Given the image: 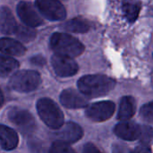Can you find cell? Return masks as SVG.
I'll use <instances>...</instances> for the list:
<instances>
[{
    "label": "cell",
    "instance_id": "6da1fadb",
    "mask_svg": "<svg viewBox=\"0 0 153 153\" xmlns=\"http://www.w3.org/2000/svg\"><path fill=\"white\" fill-rule=\"evenodd\" d=\"M79 91L89 98H97L108 94L116 86V81L103 74L85 75L79 79Z\"/></svg>",
    "mask_w": 153,
    "mask_h": 153
},
{
    "label": "cell",
    "instance_id": "7a4b0ae2",
    "mask_svg": "<svg viewBox=\"0 0 153 153\" xmlns=\"http://www.w3.org/2000/svg\"><path fill=\"white\" fill-rule=\"evenodd\" d=\"M50 47L56 54L75 57L80 56L84 51V46L74 37L56 32L50 39Z\"/></svg>",
    "mask_w": 153,
    "mask_h": 153
},
{
    "label": "cell",
    "instance_id": "3957f363",
    "mask_svg": "<svg viewBox=\"0 0 153 153\" xmlns=\"http://www.w3.org/2000/svg\"><path fill=\"white\" fill-rule=\"evenodd\" d=\"M37 110L41 120L49 128L58 130L64 125V115L52 100L47 98L39 100Z\"/></svg>",
    "mask_w": 153,
    "mask_h": 153
},
{
    "label": "cell",
    "instance_id": "277c9868",
    "mask_svg": "<svg viewBox=\"0 0 153 153\" xmlns=\"http://www.w3.org/2000/svg\"><path fill=\"white\" fill-rule=\"evenodd\" d=\"M40 75L35 71L23 70L15 73L11 80L10 86L13 90L20 92H30L38 88L40 83Z\"/></svg>",
    "mask_w": 153,
    "mask_h": 153
},
{
    "label": "cell",
    "instance_id": "5b68a950",
    "mask_svg": "<svg viewBox=\"0 0 153 153\" xmlns=\"http://www.w3.org/2000/svg\"><path fill=\"white\" fill-rule=\"evenodd\" d=\"M116 105L109 100L100 101L87 107L85 111L88 118L94 122H103L108 120L114 114Z\"/></svg>",
    "mask_w": 153,
    "mask_h": 153
},
{
    "label": "cell",
    "instance_id": "8992f818",
    "mask_svg": "<svg viewBox=\"0 0 153 153\" xmlns=\"http://www.w3.org/2000/svg\"><path fill=\"white\" fill-rule=\"evenodd\" d=\"M8 118L16 125L23 134H31L36 128V121L32 115L24 109L13 108L8 113Z\"/></svg>",
    "mask_w": 153,
    "mask_h": 153
},
{
    "label": "cell",
    "instance_id": "52a82bcc",
    "mask_svg": "<svg viewBox=\"0 0 153 153\" xmlns=\"http://www.w3.org/2000/svg\"><path fill=\"white\" fill-rule=\"evenodd\" d=\"M36 4L41 13L48 20L60 21L65 18V9L58 0H37Z\"/></svg>",
    "mask_w": 153,
    "mask_h": 153
},
{
    "label": "cell",
    "instance_id": "ba28073f",
    "mask_svg": "<svg viewBox=\"0 0 153 153\" xmlns=\"http://www.w3.org/2000/svg\"><path fill=\"white\" fill-rule=\"evenodd\" d=\"M51 63L56 74L61 77H69L78 72L77 63L70 56L56 54L52 56Z\"/></svg>",
    "mask_w": 153,
    "mask_h": 153
},
{
    "label": "cell",
    "instance_id": "9c48e42d",
    "mask_svg": "<svg viewBox=\"0 0 153 153\" xmlns=\"http://www.w3.org/2000/svg\"><path fill=\"white\" fill-rule=\"evenodd\" d=\"M83 136L82 128L76 123L68 122L64 124L56 134V141L65 143H74Z\"/></svg>",
    "mask_w": 153,
    "mask_h": 153
},
{
    "label": "cell",
    "instance_id": "30bf717a",
    "mask_svg": "<svg viewBox=\"0 0 153 153\" xmlns=\"http://www.w3.org/2000/svg\"><path fill=\"white\" fill-rule=\"evenodd\" d=\"M62 105L67 108H82L88 107V100L81 91L78 92L73 89H66L60 95Z\"/></svg>",
    "mask_w": 153,
    "mask_h": 153
},
{
    "label": "cell",
    "instance_id": "8fae6325",
    "mask_svg": "<svg viewBox=\"0 0 153 153\" xmlns=\"http://www.w3.org/2000/svg\"><path fill=\"white\" fill-rule=\"evenodd\" d=\"M115 134L126 141L139 140L141 134V126L131 121H122L114 128Z\"/></svg>",
    "mask_w": 153,
    "mask_h": 153
},
{
    "label": "cell",
    "instance_id": "7c38bea8",
    "mask_svg": "<svg viewBox=\"0 0 153 153\" xmlns=\"http://www.w3.org/2000/svg\"><path fill=\"white\" fill-rule=\"evenodd\" d=\"M17 13L21 20L30 27L42 24V18L30 3L21 2L17 6Z\"/></svg>",
    "mask_w": 153,
    "mask_h": 153
},
{
    "label": "cell",
    "instance_id": "4fadbf2b",
    "mask_svg": "<svg viewBox=\"0 0 153 153\" xmlns=\"http://www.w3.org/2000/svg\"><path fill=\"white\" fill-rule=\"evenodd\" d=\"M19 138L14 130L12 128L0 125V144L5 151H12L18 145Z\"/></svg>",
    "mask_w": 153,
    "mask_h": 153
},
{
    "label": "cell",
    "instance_id": "5bb4252c",
    "mask_svg": "<svg viewBox=\"0 0 153 153\" xmlns=\"http://www.w3.org/2000/svg\"><path fill=\"white\" fill-rule=\"evenodd\" d=\"M17 29V23L11 12V10L3 6L0 8V30L4 34L15 33Z\"/></svg>",
    "mask_w": 153,
    "mask_h": 153
},
{
    "label": "cell",
    "instance_id": "9a60e30c",
    "mask_svg": "<svg viewBox=\"0 0 153 153\" xmlns=\"http://www.w3.org/2000/svg\"><path fill=\"white\" fill-rule=\"evenodd\" d=\"M136 111V102L135 100L131 96L123 97L120 104L117 114V119L121 121H126L132 118Z\"/></svg>",
    "mask_w": 153,
    "mask_h": 153
},
{
    "label": "cell",
    "instance_id": "2e32d148",
    "mask_svg": "<svg viewBox=\"0 0 153 153\" xmlns=\"http://www.w3.org/2000/svg\"><path fill=\"white\" fill-rule=\"evenodd\" d=\"M0 51L11 56H22L26 52V48L17 40L3 38L0 39Z\"/></svg>",
    "mask_w": 153,
    "mask_h": 153
},
{
    "label": "cell",
    "instance_id": "e0dca14e",
    "mask_svg": "<svg viewBox=\"0 0 153 153\" xmlns=\"http://www.w3.org/2000/svg\"><path fill=\"white\" fill-rule=\"evenodd\" d=\"M141 10V4L137 0H126L123 4V11L128 22H134L138 18Z\"/></svg>",
    "mask_w": 153,
    "mask_h": 153
},
{
    "label": "cell",
    "instance_id": "ac0fdd59",
    "mask_svg": "<svg viewBox=\"0 0 153 153\" xmlns=\"http://www.w3.org/2000/svg\"><path fill=\"white\" fill-rule=\"evenodd\" d=\"M64 28L66 30L76 32V33H84L90 30L89 22L82 18H74L64 24Z\"/></svg>",
    "mask_w": 153,
    "mask_h": 153
},
{
    "label": "cell",
    "instance_id": "d6986e66",
    "mask_svg": "<svg viewBox=\"0 0 153 153\" xmlns=\"http://www.w3.org/2000/svg\"><path fill=\"white\" fill-rule=\"evenodd\" d=\"M19 67V63L10 57L0 55V75L7 76L15 72Z\"/></svg>",
    "mask_w": 153,
    "mask_h": 153
},
{
    "label": "cell",
    "instance_id": "ffe728a7",
    "mask_svg": "<svg viewBox=\"0 0 153 153\" xmlns=\"http://www.w3.org/2000/svg\"><path fill=\"white\" fill-rule=\"evenodd\" d=\"M17 37L22 39V41H31L35 39L36 37V31L30 28V26H17V29H16V31H15Z\"/></svg>",
    "mask_w": 153,
    "mask_h": 153
},
{
    "label": "cell",
    "instance_id": "44dd1931",
    "mask_svg": "<svg viewBox=\"0 0 153 153\" xmlns=\"http://www.w3.org/2000/svg\"><path fill=\"white\" fill-rule=\"evenodd\" d=\"M139 140L143 145L150 146L153 143V128L149 126H141Z\"/></svg>",
    "mask_w": 153,
    "mask_h": 153
},
{
    "label": "cell",
    "instance_id": "7402d4cb",
    "mask_svg": "<svg viewBox=\"0 0 153 153\" xmlns=\"http://www.w3.org/2000/svg\"><path fill=\"white\" fill-rule=\"evenodd\" d=\"M49 153H75V152L69 146L68 143L56 141L52 144Z\"/></svg>",
    "mask_w": 153,
    "mask_h": 153
},
{
    "label": "cell",
    "instance_id": "603a6c76",
    "mask_svg": "<svg viewBox=\"0 0 153 153\" xmlns=\"http://www.w3.org/2000/svg\"><path fill=\"white\" fill-rule=\"evenodd\" d=\"M140 116L144 121L153 124V101L143 105L141 108Z\"/></svg>",
    "mask_w": 153,
    "mask_h": 153
},
{
    "label": "cell",
    "instance_id": "cb8c5ba5",
    "mask_svg": "<svg viewBox=\"0 0 153 153\" xmlns=\"http://www.w3.org/2000/svg\"><path fill=\"white\" fill-rule=\"evenodd\" d=\"M82 153H102L99 148L92 143H86L83 147Z\"/></svg>",
    "mask_w": 153,
    "mask_h": 153
},
{
    "label": "cell",
    "instance_id": "d4e9b609",
    "mask_svg": "<svg viewBox=\"0 0 153 153\" xmlns=\"http://www.w3.org/2000/svg\"><path fill=\"white\" fill-rule=\"evenodd\" d=\"M130 153H152V150L149 146H146V145H140V146H137L135 147L132 152Z\"/></svg>",
    "mask_w": 153,
    "mask_h": 153
},
{
    "label": "cell",
    "instance_id": "484cf974",
    "mask_svg": "<svg viewBox=\"0 0 153 153\" xmlns=\"http://www.w3.org/2000/svg\"><path fill=\"white\" fill-rule=\"evenodd\" d=\"M112 153H130L126 146L121 144H114L112 148Z\"/></svg>",
    "mask_w": 153,
    "mask_h": 153
},
{
    "label": "cell",
    "instance_id": "4316f807",
    "mask_svg": "<svg viewBox=\"0 0 153 153\" xmlns=\"http://www.w3.org/2000/svg\"><path fill=\"white\" fill-rule=\"evenodd\" d=\"M30 62L35 65H39V66H42L45 65L46 63V60L43 56H33L31 59H30Z\"/></svg>",
    "mask_w": 153,
    "mask_h": 153
},
{
    "label": "cell",
    "instance_id": "83f0119b",
    "mask_svg": "<svg viewBox=\"0 0 153 153\" xmlns=\"http://www.w3.org/2000/svg\"><path fill=\"white\" fill-rule=\"evenodd\" d=\"M3 103H4V96H3V93L0 90V108L2 107Z\"/></svg>",
    "mask_w": 153,
    "mask_h": 153
}]
</instances>
